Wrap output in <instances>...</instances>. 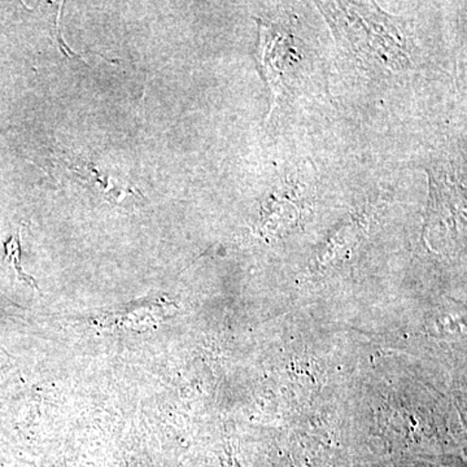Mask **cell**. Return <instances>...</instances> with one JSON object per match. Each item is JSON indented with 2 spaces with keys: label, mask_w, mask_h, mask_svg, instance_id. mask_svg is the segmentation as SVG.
<instances>
[{
  "label": "cell",
  "mask_w": 467,
  "mask_h": 467,
  "mask_svg": "<svg viewBox=\"0 0 467 467\" xmlns=\"http://www.w3.org/2000/svg\"><path fill=\"white\" fill-rule=\"evenodd\" d=\"M168 304L160 300L144 299L134 301L122 306L115 313L101 317L106 327H117L119 330L142 331L160 324L168 316Z\"/></svg>",
  "instance_id": "obj_1"
},
{
  "label": "cell",
  "mask_w": 467,
  "mask_h": 467,
  "mask_svg": "<svg viewBox=\"0 0 467 467\" xmlns=\"http://www.w3.org/2000/svg\"><path fill=\"white\" fill-rule=\"evenodd\" d=\"M57 20L58 16L55 18V29H57L58 48H60V51L63 52L64 55H66V57L77 58V60H81L82 63H85L86 66H88V61H86L85 58H82V57H79V55H77L75 51L70 50V48L67 47V43L64 42L63 36H61L60 29H58Z\"/></svg>",
  "instance_id": "obj_3"
},
{
  "label": "cell",
  "mask_w": 467,
  "mask_h": 467,
  "mask_svg": "<svg viewBox=\"0 0 467 467\" xmlns=\"http://www.w3.org/2000/svg\"><path fill=\"white\" fill-rule=\"evenodd\" d=\"M5 252H7V259L11 261L12 266L16 270V275L21 281L26 282L27 285H32L33 288L38 290L36 282L34 281L32 276H29L24 273L23 267H21V243L20 234L12 236L7 243H5Z\"/></svg>",
  "instance_id": "obj_2"
}]
</instances>
